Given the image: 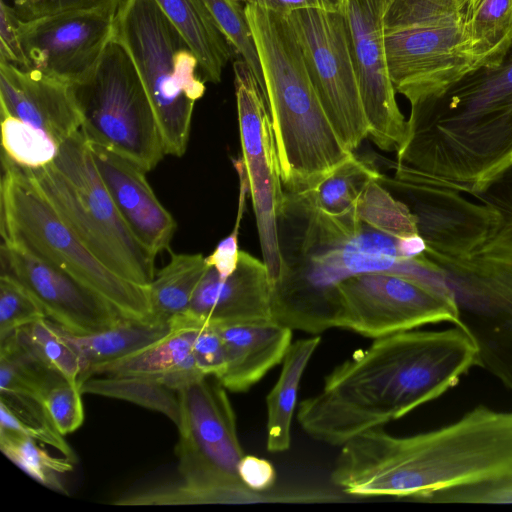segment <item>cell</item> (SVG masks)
<instances>
[{
  "label": "cell",
  "instance_id": "obj_1",
  "mask_svg": "<svg viewBox=\"0 0 512 512\" xmlns=\"http://www.w3.org/2000/svg\"><path fill=\"white\" fill-rule=\"evenodd\" d=\"M475 366L477 345L456 325L380 337L325 376L300 402L297 422L313 439L341 447L439 398Z\"/></svg>",
  "mask_w": 512,
  "mask_h": 512
},
{
  "label": "cell",
  "instance_id": "obj_2",
  "mask_svg": "<svg viewBox=\"0 0 512 512\" xmlns=\"http://www.w3.org/2000/svg\"><path fill=\"white\" fill-rule=\"evenodd\" d=\"M512 477V412L478 405L456 421L409 436L384 427L341 446L331 481L355 497L427 501L453 489Z\"/></svg>",
  "mask_w": 512,
  "mask_h": 512
},
{
  "label": "cell",
  "instance_id": "obj_3",
  "mask_svg": "<svg viewBox=\"0 0 512 512\" xmlns=\"http://www.w3.org/2000/svg\"><path fill=\"white\" fill-rule=\"evenodd\" d=\"M393 176L471 196L512 166V49L441 94L410 105Z\"/></svg>",
  "mask_w": 512,
  "mask_h": 512
},
{
  "label": "cell",
  "instance_id": "obj_4",
  "mask_svg": "<svg viewBox=\"0 0 512 512\" xmlns=\"http://www.w3.org/2000/svg\"><path fill=\"white\" fill-rule=\"evenodd\" d=\"M245 13L261 63L284 189H311L354 152L324 110L288 14L258 1L246 3Z\"/></svg>",
  "mask_w": 512,
  "mask_h": 512
},
{
  "label": "cell",
  "instance_id": "obj_5",
  "mask_svg": "<svg viewBox=\"0 0 512 512\" xmlns=\"http://www.w3.org/2000/svg\"><path fill=\"white\" fill-rule=\"evenodd\" d=\"M473 197L495 209L483 238L458 257L425 256L455 297L479 366L512 392V166Z\"/></svg>",
  "mask_w": 512,
  "mask_h": 512
},
{
  "label": "cell",
  "instance_id": "obj_6",
  "mask_svg": "<svg viewBox=\"0 0 512 512\" xmlns=\"http://www.w3.org/2000/svg\"><path fill=\"white\" fill-rule=\"evenodd\" d=\"M227 389L205 375L178 390L180 401L177 483L138 491L139 505L247 504L285 502L288 490L255 492L238 475L245 455Z\"/></svg>",
  "mask_w": 512,
  "mask_h": 512
},
{
  "label": "cell",
  "instance_id": "obj_7",
  "mask_svg": "<svg viewBox=\"0 0 512 512\" xmlns=\"http://www.w3.org/2000/svg\"><path fill=\"white\" fill-rule=\"evenodd\" d=\"M23 168L59 218L103 265L123 279L149 287L156 274L155 256L120 215L81 129L59 146L51 163Z\"/></svg>",
  "mask_w": 512,
  "mask_h": 512
},
{
  "label": "cell",
  "instance_id": "obj_8",
  "mask_svg": "<svg viewBox=\"0 0 512 512\" xmlns=\"http://www.w3.org/2000/svg\"><path fill=\"white\" fill-rule=\"evenodd\" d=\"M2 243L73 277L124 318L151 319L149 287L123 279L103 265L59 218L24 168L2 153Z\"/></svg>",
  "mask_w": 512,
  "mask_h": 512
},
{
  "label": "cell",
  "instance_id": "obj_9",
  "mask_svg": "<svg viewBox=\"0 0 512 512\" xmlns=\"http://www.w3.org/2000/svg\"><path fill=\"white\" fill-rule=\"evenodd\" d=\"M383 35L391 81L410 105L441 94L483 67L460 0H388Z\"/></svg>",
  "mask_w": 512,
  "mask_h": 512
},
{
  "label": "cell",
  "instance_id": "obj_10",
  "mask_svg": "<svg viewBox=\"0 0 512 512\" xmlns=\"http://www.w3.org/2000/svg\"><path fill=\"white\" fill-rule=\"evenodd\" d=\"M113 39L130 56L153 107L165 155L187 149L195 102L205 93L198 59L154 0H123Z\"/></svg>",
  "mask_w": 512,
  "mask_h": 512
},
{
  "label": "cell",
  "instance_id": "obj_11",
  "mask_svg": "<svg viewBox=\"0 0 512 512\" xmlns=\"http://www.w3.org/2000/svg\"><path fill=\"white\" fill-rule=\"evenodd\" d=\"M87 141L128 159L145 172L161 161L160 129L136 68L115 39L94 68L71 84Z\"/></svg>",
  "mask_w": 512,
  "mask_h": 512
},
{
  "label": "cell",
  "instance_id": "obj_12",
  "mask_svg": "<svg viewBox=\"0 0 512 512\" xmlns=\"http://www.w3.org/2000/svg\"><path fill=\"white\" fill-rule=\"evenodd\" d=\"M443 322L459 326V310L448 285L369 272L334 286L325 302L322 330L341 328L377 339Z\"/></svg>",
  "mask_w": 512,
  "mask_h": 512
},
{
  "label": "cell",
  "instance_id": "obj_13",
  "mask_svg": "<svg viewBox=\"0 0 512 512\" xmlns=\"http://www.w3.org/2000/svg\"><path fill=\"white\" fill-rule=\"evenodd\" d=\"M242 158L234 161L247 180L263 262L272 288L282 271L278 218L286 194L270 113L263 92L243 60L233 64Z\"/></svg>",
  "mask_w": 512,
  "mask_h": 512
},
{
  "label": "cell",
  "instance_id": "obj_14",
  "mask_svg": "<svg viewBox=\"0 0 512 512\" xmlns=\"http://www.w3.org/2000/svg\"><path fill=\"white\" fill-rule=\"evenodd\" d=\"M288 17L324 110L338 136L354 152L368 138L369 125L345 14L299 9Z\"/></svg>",
  "mask_w": 512,
  "mask_h": 512
},
{
  "label": "cell",
  "instance_id": "obj_15",
  "mask_svg": "<svg viewBox=\"0 0 512 512\" xmlns=\"http://www.w3.org/2000/svg\"><path fill=\"white\" fill-rule=\"evenodd\" d=\"M117 10L110 6L20 19L18 35L29 70L70 84L84 78L112 39Z\"/></svg>",
  "mask_w": 512,
  "mask_h": 512
},
{
  "label": "cell",
  "instance_id": "obj_16",
  "mask_svg": "<svg viewBox=\"0 0 512 512\" xmlns=\"http://www.w3.org/2000/svg\"><path fill=\"white\" fill-rule=\"evenodd\" d=\"M388 0H346L345 17L363 106L368 138L381 150L397 151L407 133L390 78L383 35Z\"/></svg>",
  "mask_w": 512,
  "mask_h": 512
},
{
  "label": "cell",
  "instance_id": "obj_17",
  "mask_svg": "<svg viewBox=\"0 0 512 512\" xmlns=\"http://www.w3.org/2000/svg\"><path fill=\"white\" fill-rule=\"evenodd\" d=\"M380 182L401 195L414 213L427 256L465 254L483 238L495 217L489 203L473 202L453 188L383 174Z\"/></svg>",
  "mask_w": 512,
  "mask_h": 512
},
{
  "label": "cell",
  "instance_id": "obj_18",
  "mask_svg": "<svg viewBox=\"0 0 512 512\" xmlns=\"http://www.w3.org/2000/svg\"><path fill=\"white\" fill-rule=\"evenodd\" d=\"M1 273L23 284L47 317L71 335L107 329L124 317L106 300L68 274L1 243Z\"/></svg>",
  "mask_w": 512,
  "mask_h": 512
},
{
  "label": "cell",
  "instance_id": "obj_19",
  "mask_svg": "<svg viewBox=\"0 0 512 512\" xmlns=\"http://www.w3.org/2000/svg\"><path fill=\"white\" fill-rule=\"evenodd\" d=\"M272 291L265 263L240 251L231 275L221 277L208 268L182 316L212 325L272 323Z\"/></svg>",
  "mask_w": 512,
  "mask_h": 512
},
{
  "label": "cell",
  "instance_id": "obj_20",
  "mask_svg": "<svg viewBox=\"0 0 512 512\" xmlns=\"http://www.w3.org/2000/svg\"><path fill=\"white\" fill-rule=\"evenodd\" d=\"M1 117L19 119L58 146L82 126L71 84L0 60Z\"/></svg>",
  "mask_w": 512,
  "mask_h": 512
},
{
  "label": "cell",
  "instance_id": "obj_21",
  "mask_svg": "<svg viewBox=\"0 0 512 512\" xmlns=\"http://www.w3.org/2000/svg\"><path fill=\"white\" fill-rule=\"evenodd\" d=\"M88 143L98 173L136 239L154 256L169 249L177 224L156 197L146 172L111 150Z\"/></svg>",
  "mask_w": 512,
  "mask_h": 512
},
{
  "label": "cell",
  "instance_id": "obj_22",
  "mask_svg": "<svg viewBox=\"0 0 512 512\" xmlns=\"http://www.w3.org/2000/svg\"><path fill=\"white\" fill-rule=\"evenodd\" d=\"M213 326L221 336L227 361L219 380L231 392L248 391L282 363L292 343L293 330L276 322Z\"/></svg>",
  "mask_w": 512,
  "mask_h": 512
},
{
  "label": "cell",
  "instance_id": "obj_23",
  "mask_svg": "<svg viewBox=\"0 0 512 512\" xmlns=\"http://www.w3.org/2000/svg\"><path fill=\"white\" fill-rule=\"evenodd\" d=\"M170 322L173 330L167 337L132 356L93 368L86 379L103 374L143 376L178 391L205 376L198 370L192 352L197 323L184 316Z\"/></svg>",
  "mask_w": 512,
  "mask_h": 512
},
{
  "label": "cell",
  "instance_id": "obj_24",
  "mask_svg": "<svg viewBox=\"0 0 512 512\" xmlns=\"http://www.w3.org/2000/svg\"><path fill=\"white\" fill-rule=\"evenodd\" d=\"M172 330L168 321L123 318L107 329L83 336L63 331L82 359L81 384L93 368L139 353L167 337Z\"/></svg>",
  "mask_w": 512,
  "mask_h": 512
},
{
  "label": "cell",
  "instance_id": "obj_25",
  "mask_svg": "<svg viewBox=\"0 0 512 512\" xmlns=\"http://www.w3.org/2000/svg\"><path fill=\"white\" fill-rule=\"evenodd\" d=\"M195 53L204 80L217 84L231 56V45L203 0H154Z\"/></svg>",
  "mask_w": 512,
  "mask_h": 512
},
{
  "label": "cell",
  "instance_id": "obj_26",
  "mask_svg": "<svg viewBox=\"0 0 512 512\" xmlns=\"http://www.w3.org/2000/svg\"><path fill=\"white\" fill-rule=\"evenodd\" d=\"M320 342L319 335L296 340L284 356L279 377L266 397V448L271 453L290 448L300 382Z\"/></svg>",
  "mask_w": 512,
  "mask_h": 512
},
{
  "label": "cell",
  "instance_id": "obj_27",
  "mask_svg": "<svg viewBox=\"0 0 512 512\" xmlns=\"http://www.w3.org/2000/svg\"><path fill=\"white\" fill-rule=\"evenodd\" d=\"M381 176L374 164L354 153L311 189L291 194L314 211L331 217H344L354 213L367 184Z\"/></svg>",
  "mask_w": 512,
  "mask_h": 512
},
{
  "label": "cell",
  "instance_id": "obj_28",
  "mask_svg": "<svg viewBox=\"0 0 512 512\" xmlns=\"http://www.w3.org/2000/svg\"><path fill=\"white\" fill-rule=\"evenodd\" d=\"M209 267L202 254L171 252L170 261L149 285L152 318L170 322L185 314Z\"/></svg>",
  "mask_w": 512,
  "mask_h": 512
},
{
  "label": "cell",
  "instance_id": "obj_29",
  "mask_svg": "<svg viewBox=\"0 0 512 512\" xmlns=\"http://www.w3.org/2000/svg\"><path fill=\"white\" fill-rule=\"evenodd\" d=\"M475 55L484 66L499 64L512 45V0H460Z\"/></svg>",
  "mask_w": 512,
  "mask_h": 512
},
{
  "label": "cell",
  "instance_id": "obj_30",
  "mask_svg": "<svg viewBox=\"0 0 512 512\" xmlns=\"http://www.w3.org/2000/svg\"><path fill=\"white\" fill-rule=\"evenodd\" d=\"M63 380L38 357L18 330L0 340V392L29 395L42 401L47 391Z\"/></svg>",
  "mask_w": 512,
  "mask_h": 512
},
{
  "label": "cell",
  "instance_id": "obj_31",
  "mask_svg": "<svg viewBox=\"0 0 512 512\" xmlns=\"http://www.w3.org/2000/svg\"><path fill=\"white\" fill-rule=\"evenodd\" d=\"M93 375L80 384L82 394H92L131 402L161 413L176 426L180 422L178 391L157 379L118 374Z\"/></svg>",
  "mask_w": 512,
  "mask_h": 512
},
{
  "label": "cell",
  "instance_id": "obj_32",
  "mask_svg": "<svg viewBox=\"0 0 512 512\" xmlns=\"http://www.w3.org/2000/svg\"><path fill=\"white\" fill-rule=\"evenodd\" d=\"M0 428L30 436L56 448L73 462L76 460L72 448L55 427L45 405L35 397L0 392Z\"/></svg>",
  "mask_w": 512,
  "mask_h": 512
},
{
  "label": "cell",
  "instance_id": "obj_33",
  "mask_svg": "<svg viewBox=\"0 0 512 512\" xmlns=\"http://www.w3.org/2000/svg\"><path fill=\"white\" fill-rule=\"evenodd\" d=\"M0 449L38 483L58 493L68 494L60 474L72 471L74 462L66 456L53 457L40 448L34 438L4 428H0Z\"/></svg>",
  "mask_w": 512,
  "mask_h": 512
},
{
  "label": "cell",
  "instance_id": "obj_34",
  "mask_svg": "<svg viewBox=\"0 0 512 512\" xmlns=\"http://www.w3.org/2000/svg\"><path fill=\"white\" fill-rule=\"evenodd\" d=\"M356 217L370 227L397 238L419 234L409 206L385 188L380 179L371 180L361 193Z\"/></svg>",
  "mask_w": 512,
  "mask_h": 512
},
{
  "label": "cell",
  "instance_id": "obj_35",
  "mask_svg": "<svg viewBox=\"0 0 512 512\" xmlns=\"http://www.w3.org/2000/svg\"><path fill=\"white\" fill-rule=\"evenodd\" d=\"M18 331L49 368L69 383L80 386L83 362L60 326L42 318Z\"/></svg>",
  "mask_w": 512,
  "mask_h": 512
},
{
  "label": "cell",
  "instance_id": "obj_36",
  "mask_svg": "<svg viewBox=\"0 0 512 512\" xmlns=\"http://www.w3.org/2000/svg\"><path fill=\"white\" fill-rule=\"evenodd\" d=\"M3 153L25 168L51 163L59 146L44 132L10 116L1 117Z\"/></svg>",
  "mask_w": 512,
  "mask_h": 512
},
{
  "label": "cell",
  "instance_id": "obj_37",
  "mask_svg": "<svg viewBox=\"0 0 512 512\" xmlns=\"http://www.w3.org/2000/svg\"><path fill=\"white\" fill-rule=\"evenodd\" d=\"M203 2L231 47L251 69L265 98L261 63L246 17L245 6L234 0H203Z\"/></svg>",
  "mask_w": 512,
  "mask_h": 512
},
{
  "label": "cell",
  "instance_id": "obj_38",
  "mask_svg": "<svg viewBox=\"0 0 512 512\" xmlns=\"http://www.w3.org/2000/svg\"><path fill=\"white\" fill-rule=\"evenodd\" d=\"M48 318L32 293L17 279L0 275V340L39 319Z\"/></svg>",
  "mask_w": 512,
  "mask_h": 512
},
{
  "label": "cell",
  "instance_id": "obj_39",
  "mask_svg": "<svg viewBox=\"0 0 512 512\" xmlns=\"http://www.w3.org/2000/svg\"><path fill=\"white\" fill-rule=\"evenodd\" d=\"M81 397L79 385L63 380L50 388L42 400L55 427L63 436L75 432L83 424Z\"/></svg>",
  "mask_w": 512,
  "mask_h": 512
},
{
  "label": "cell",
  "instance_id": "obj_40",
  "mask_svg": "<svg viewBox=\"0 0 512 512\" xmlns=\"http://www.w3.org/2000/svg\"><path fill=\"white\" fill-rule=\"evenodd\" d=\"M196 323L197 328L192 344L196 366L203 375H212L219 379L227 366L221 336L213 325Z\"/></svg>",
  "mask_w": 512,
  "mask_h": 512
},
{
  "label": "cell",
  "instance_id": "obj_41",
  "mask_svg": "<svg viewBox=\"0 0 512 512\" xmlns=\"http://www.w3.org/2000/svg\"><path fill=\"white\" fill-rule=\"evenodd\" d=\"M123 0H12L18 17L28 21L62 12L94 9L101 7H119Z\"/></svg>",
  "mask_w": 512,
  "mask_h": 512
},
{
  "label": "cell",
  "instance_id": "obj_42",
  "mask_svg": "<svg viewBox=\"0 0 512 512\" xmlns=\"http://www.w3.org/2000/svg\"><path fill=\"white\" fill-rule=\"evenodd\" d=\"M428 502L512 503V485L504 481L480 484L438 493Z\"/></svg>",
  "mask_w": 512,
  "mask_h": 512
},
{
  "label": "cell",
  "instance_id": "obj_43",
  "mask_svg": "<svg viewBox=\"0 0 512 512\" xmlns=\"http://www.w3.org/2000/svg\"><path fill=\"white\" fill-rule=\"evenodd\" d=\"M20 18L13 7L0 1V60L9 62L22 69H29L18 35Z\"/></svg>",
  "mask_w": 512,
  "mask_h": 512
},
{
  "label": "cell",
  "instance_id": "obj_44",
  "mask_svg": "<svg viewBox=\"0 0 512 512\" xmlns=\"http://www.w3.org/2000/svg\"><path fill=\"white\" fill-rule=\"evenodd\" d=\"M238 475L241 481L255 492H269L276 482V471L266 459L244 455L238 464Z\"/></svg>",
  "mask_w": 512,
  "mask_h": 512
},
{
  "label": "cell",
  "instance_id": "obj_45",
  "mask_svg": "<svg viewBox=\"0 0 512 512\" xmlns=\"http://www.w3.org/2000/svg\"><path fill=\"white\" fill-rule=\"evenodd\" d=\"M240 221H236L233 231L222 239L214 251L206 257L209 266L216 269L221 277L231 275L237 268L240 250L238 247V230Z\"/></svg>",
  "mask_w": 512,
  "mask_h": 512
},
{
  "label": "cell",
  "instance_id": "obj_46",
  "mask_svg": "<svg viewBox=\"0 0 512 512\" xmlns=\"http://www.w3.org/2000/svg\"><path fill=\"white\" fill-rule=\"evenodd\" d=\"M258 2L286 14L299 9H317L344 13L346 6V0H263Z\"/></svg>",
  "mask_w": 512,
  "mask_h": 512
},
{
  "label": "cell",
  "instance_id": "obj_47",
  "mask_svg": "<svg viewBox=\"0 0 512 512\" xmlns=\"http://www.w3.org/2000/svg\"><path fill=\"white\" fill-rule=\"evenodd\" d=\"M504 482L509 484V485H512V477L507 479V480H504Z\"/></svg>",
  "mask_w": 512,
  "mask_h": 512
},
{
  "label": "cell",
  "instance_id": "obj_48",
  "mask_svg": "<svg viewBox=\"0 0 512 512\" xmlns=\"http://www.w3.org/2000/svg\"><path fill=\"white\" fill-rule=\"evenodd\" d=\"M234 1H238V2H240V1H244L245 3H248V2H250V1H252V0H234Z\"/></svg>",
  "mask_w": 512,
  "mask_h": 512
}]
</instances>
